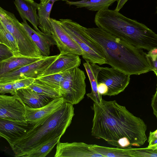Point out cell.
<instances>
[{
	"instance_id": "cell-1",
	"label": "cell",
	"mask_w": 157,
	"mask_h": 157,
	"mask_svg": "<svg viewBox=\"0 0 157 157\" xmlns=\"http://www.w3.org/2000/svg\"><path fill=\"white\" fill-rule=\"evenodd\" d=\"M91 108L92 136L118 147V140L123 137L127 138L132 146H140L147 140V126L143 120L116 101L102 99L99 104L94 102Z\"/></svg>"
},
{
	"instance_id": "cell-2",
	"label": "cell",
	"mask_w": 157,
	"mask_h": 157,
	"mask_svg": "<svg viewBox=\"0 0 157 157\" xmlns=\"http://www.w3.org/2000/svg\"><path fill=\"white\" fill-rule=\"evenodd\" d=\"M88 34L101 47L106 64L130 75L152 71L142 49L135 47L98 27L87 28Z\"/></svg>"
},
{
	"instance_id": "cell-3",
	"label": "cell",
	"mask_w": 157,
	"mask_h": 157,
	"mask_svg": "<svg viewBox=\"0 0 157 157\" xmlns=\"http://www.w3.org/2000/svg\"><path fill=\"white\" fill-rule=\"evenodd\" d=\"M94 21L97 27L137 48L148 51L157 48V34L115 10L97 12Z\"/></svg>"
},
{
	"instance_id": "cell-4",
	"label": "cell",
	"mask_w": 157,
	"mask_h": 157,
	"mask_svg": "<svg viewBox=\"0 0 157 157\" xmlns=\"http://www.w3.org/2000/svg\"><path fill=\"white\" fill-rule=\"evenodd\" d=\"M73 105L65 102L39 124L32 126L22 136L9 144L14 156L24 157L30 151L56 137L63 136L74 116Z\"/></svg>"
},
{
	"instance_id": "cell-5",
	"label": "cell",
	"mask_w": 157,
	"mask_h": 157,
	"mask_svg": "<svg viewBox=\"0 0 157 157\" xmlns=\"http://www.w3.org/2000/svg\"><path fill=\"white\" fill-rule=\"evenodd\" d=\"M64 29L80 47L86 61L100 65L106 64L104 52L100 46L87 33L84 27L70 19H59Z\"/></svg>"
},
{
	"instance_id": "cell-6",
	"label": "cell",
	"mask_w": 157,
	"mask_h": 157,
	"mask_svg": "<svg viewBox=\"0 0 157 157\" xmlns=\"http://www.w3.org/2000/svg\"><path fill=\"white\" fill-rule=\"evenodd\" d=\"M0 23L14 36L17 42L21 55L42 57L41 53L15 15L0 7Z\"/></svg>"
},
{
	"instance_id": "cell-7",
	"label": "cell",
	"mask_w": 157,
	"mask_h": 157,
	"mask_svg": "<svg viewBox=\"0 0 157 157\" xmlns=\"http://www.w3.org/2000/svg\"><path fill=\"white\" fill-rule=\"evenodd\" d=\"M86 78L84 72L78 67L68 71L60 86L61 96L65 102L74 105L84 98L86 93Z\"/></svg>"
},
{
	"instance_id": "cell-8",
	"label": "cell",
	"mask_w": 157,
	"mask_h": 157,
	"mask_svg": "<svg viewBox=\"0 0 157 157\" xmlns=\"http://www.w3.org/2000/svg\"><path fill=\"white\" fill-rule=\"evenodd\" d=\"M58 55L45 57L35 62L0 76V83L40 75L57 58Z\"/></svg>"
},
{
	"instance_id": "cell-9",
	"label": "cell",
	"mask_w": 157,
	"mask_h": 157,
	"mask_svg": "<svg viewBox=\"0 0 157 157\" xmlns=\"http://www.w3.org/2000/svg\"><path fill=\"white\" fill-rule=\"evenodd\" d=\"M130 75L112 67H102L98 75V81L108 86L106 95L115 96L123 91L128 86Z\"/></svg>"
},
{
	"instance_id": "cell-10",
	"label": "cell",
	"mask_w": 157,
	"mask_h": 157,
	"mask_svg": "<svg viewBox=\"0 0 157 157\" xmlns=\"http://www.w3.org/2000/svg\"><path fill=\"white\" fill-rule=\"evenodd\" d=\"M50 20L51 35L56 41L60 53H71L82 56L84 53L80 47L64 29L60 21L52 18Z\"/></svg>"
},
{
	"instance_id": "cell-11",
	"label": "cell",
	"mask_w": 157,
	"mask_h": 157,
	"mask_svg": "<svg viewBox=\"0 0 157 157\" xmlns=\"http://www.w3.org/2000/svg\"><path fill=\"white\" fill-rule=\"evenodd\" d=\"M26 106L17 94L0 95V118L26 120Z\"/></svg>"
},
{
	"instance_id": "cell-12",
	"label": "cell",
	"mask_w": 157,
	"mask_h": 157,
	"mask_svg": "<svg viewBox=\"0 0 157 157\" xmlns=\"http://www.w3.org/2000/svg\"><path fill=\"white\" fill-rule=\"evenodd\" d=\"M92 144L83 142L62 143L57 144L55 157H104L94 151Z\"/></svg>"
},
{
	"instance_id": "cell-13",
	"label": "cell",
	"mask_w": 157,
	"mask_h": 157,
	"mask_svg": "<svg viewBox=\"0 0 157 157\" xmlns=\"http://www.w3.org/2000/svg\"><path fill=\"white\" fill-rule=\"evenodd\" d=\"M65 102L63 97H61L53 99L39 108H31L26 106V120L30 125L37 126L58 110Z\"/></svg>"
},
{
	"instance_id": "cell-14",
	"label": "cell",
	"mask_w": 157,
	"mask_h": 157,
	"mask_svg": "<svg viewBox=\"0 0 157 157\" xmlns=\"http://www.w3.org/2000/svg\"><path fill=\"white\" fill-rule=\"evenodd\" d=\"M32 126L26 120L0 118V136L10 144L22 136Z\"/></svg>"
},
{
	"instance_id": "cell-15",
	"label": "cell",
	"mask_w": 157,
	"mask_h": 157,
	"mask_svg": "<svg viewBox=\"0 0 157 157\" xmlns=\"http://www.w3.org/2000/svg\"><path fill=\"white\" fill-rule=\"evenodd\" d=\"M81 63L79 56L71 53H60L56 59L38 77L67 71L78 67Z\"/></svg>"
},
{
	"instance_id": "cell-16",
	"label": "cell",
	"mask_w": 157,
	"mask_h": 157,
	"mask_svg": "<svg viewBox=\"0 0 157 157\" xmlns=\"http://www.w3.org/2000/svg\"><path fill=\"white\" fill-rule=\"evenodd\" d=\"M23 27L39 48L41 55L44 57L49 56L51 47L56 43L52 35L41 31L37 32L33 29L26 21L21 22Z\"/></svg>"
},
{
	"instance_id": "cell-17",
	"label": "cell",
	"mask_w": 157,
	"mask_h": 157,
	"mask_svg": "<svg viewBox=\"0 0 157 157\" xmlns=\"http://www.w3.org/2000/svg\"><path fill=\"white\" fill-rule=\"evenodd\" d=\"M14 3L23 21H28L34 29L40 32L38 26V17L37 13L39 4L32 0H14Z\"/></svg>"
},
{
	"instance_id": "cell-18",
	"label": "cell",
	"mask_w": 157,
	"mask_h": 157,
	"mask_svg": "<svg viewBox=\"0 0 157 157\" xmlns=\"http://www.w3.org/2000/svg\"><path fill=\"white\" fill-rule=\"evenodd\" d=\"M16 94L26 106L31 108L42 107L53 99L40 94L28 87L18 90Z\"/></svg>"
},
{
	"instance_id": "cell-19",
	"label": "cell",
	"mask_w": 157,
	"mask_h": 157,
	"mask_svg": "<svg viewBox=\"0 0 157 157\" xmlns=\"http://www.w3.org/2000/svg\"><path fill=\"white\" fill-rule=\"evenodd\" d=\"M44 57H45L13 56L8 59L0 62V76L35 62Z\"/></svg>"
},
{
	"instance_id": "cell-20",
	"label": "cell",
	"mask_w": 157,
	"mask_h": 157,
	"mask_svg": "<svg viewBox=\"0 0 157 157\" xmlns=\"http://www.w3.org/2000/svg\"><path fill=\"white\" fill-rule=\"evenodd\" d=\"M83 65L88 77L91 87V92L87 94L86 95L94 103L99 104L103 99L102 95L99 93L98 90V76L101 67L88 61L83 63Z\"/></svg>"
},
{
	"instance_id": "cell-21",
	"label": "cell",
	"mask_w": 157,
	"mask_h": 157,
	"mask_svg": "<svg viewBox=\"0 0 157 157\" xmlns=\"http://www.w3.org/2000/svg\"><path fill=\"white\" fill-rule=\"evenodd\" d=\"M68 0H49L44 4H39L37 9L38 27L41 31L51 35V26L50 14L52 6L55 2L61 1L66 2Z\"/></svg>"
},
{
	"instance_id": "cell-22",
	"label": "cell",
	"mask_w": 157,
	"mask_h": 157,
	"mask_svg": "<svg viewBox=\"0 0 157 157\" xmlns=\"http://www.w3.org/2000/svg\"><path fill=\"white\" fill-rule=\"evenodd\" d=\"M117 0H81L76 1L68 0L66 3L77 8H85L92 11H100L109 9Z\"/></svg>"
},
{
	"instance_id": "cell-23",
	"label": "cell",
	"mask_w": 157,
	"mask_h": 157,
	"mask_svg": "<svg viewBox=\"0 0 157 157\" xmlns=\"http://www.w3.org/2000/svg\"><path fill=\"white\" fill-rule=\"evenodd\" d=\"M28 87L49 98L62 97L59 89L51 86L37 78Z\"/></svg>"
},
{
	"instance_id": "cell-24",
	"label": "cell",
	"mask_w": 157,
	"mask_h": 157,
	"mask_svg": "<svg viewBox=\"0 0 157 157\" xmlns=\"http://www.w3.org/2000/svg\"><path fill=\"white\" fill-rule=\"evenodd\" d=\"M0 43L5 44L13 52L14 56H18L21 55L17 41L14 36L0 23Z\"/></svg>"
},
{
	"instance_id": "cell-25",
	"label": "cell",
	"mask_w": 157,
	"mask_h": 157,
	"mask_svg": "<svg viewBox=\"0 0 157 157\" xmlns=\"http://www.w3.org/2000/svg\"><path fill=\"white\" fill-rule=\"evenodd\" d=\"M62 136H59L46 142L37 148L29 152L24 157H44L52 150L55 146L60 141Z\"/></svg>"
},
{
	"instance_id": "cell-26",
	"label": "cell",
	"mask_w": 157,
	"mask_h": 157,
	"mask_svg": "<svg viewBox=\"0 0 157 157\" xmlns=\"http://www.w3.org/2000/svg\"><path fill=\"white\" fill-rule=\"evenodd\" d=\"M128 157H157V147L141 148L127 147Z\"/></svg>"
},
{
	"instance_id": "cell-27",
	"label": "cell",
	"mask_w": 157,
	"mask_h": 157,
	"mask_svg": "<svg viewBox=\"0 0 157 157\" xmlns=\"http://www.w3.org/2000/svg\"><path fill=\"white\" fill-rule=\"evenodd\" d=\"M68 71L39 77L37 78L51 86L60 90L61 84L65 78Z\"/></svg>"
},
{
	"instance_id": "cell-28",
	"label": "cell",
	"mask_w": 157,
	"mask_h": 157,
	"mask_svg": "<svg viewBox=\"0 0 157 157\" xmlns=\"http://www.w3.org/2000/svg\"><path fill=\"white\" fill-rule=\"evenodd\" d=\"M146 57L152 71L157 72V48L149 51Z\"/></svg>"
},
{
	"instance_id": "cell-29",
	"label": "cell",
	"mask_w": 157,
	"mask_h": 157,
	"mask_svg": "<svg viewBox=\"0 0 157 157\" xmlns=\"http://www.w3.org/2000/svg\"><path fill=\"white\" fill-rule=\"evenodd\" d=\"M34 78H27L13 81V87L15 91L21 89L29 87L34 81Z\"/></svg>"
},
{
	"instance_id": "cell-30",
	"label": "cell",
	"mask_w": 157,
	"mask_h": 157,
	"mask_svg": "<svg viewBox=\"0 0 157 157\" xmlns=\"http://www.w3.org/2000/svg\"><path fill=\"white\" fill-rule=\"evenodd\" d=\"M14 56L11 50L5 44L0 43V62Z\"/></svg>"
},
{
	"instance_id": "cell-31",
	"label": "cell",
	"mask_w": 157,
	"mask_h": 157,
	"mask_svg": "<svg viewBox=\"0 0 157 157\" xmlns=\"http://www.w3.org/2000/svg\"><path fill=\"white\" fill-rule=\"evenodd\" d=\"M0 93L1 94L7 93L15 95L16 93L13 88V81L0 83Z\"/></svg>"
},
{
	"instance_id": "cell-32",
	"label": "cell",
	"mask_w": 157,
	"mask_h": 157,
	"mask_svg": "<svg viewBox=\"0 0 157 157\" xmlns=\"http://www.w3.org/2000/svg\"><path fill=\"white\" fill-rule=\"evenodd\" d=\"M119 147L125 148L132 146L129 140L126 137H123L119 139L117 141Z\"/></svg>"
},
{
	"instance_id": "cell-33",
	"label": "cell",
	"mask_w": 157,
	"mask_h": 157,
	"mask_svg": "<svg viewBox=\"0 0 157 157\" xmlns=\"http://www.w3.org/2000/svg\"><path fill=\"white\" fill-rule=\"evenodd\" d=\"M151 105L153 110V113L157 118V86L155 93L151 99Z\"/></svg>"
},
{
	"instance_id": "cell-34",
	"label": "cell",
	"mask_w": 157,
	"mask_h": 157,
	"mask_svg": "<svg viewBox=\"0 0 157 157\" xmlns=\"http://www.w3.org/2000/svg\"><path fill=\"white\" fill-rule=\"evenodd\" d=\"M98 90L99 93L102 95H106L108 91L107 86L103 82L98 83Z\"/></svg>"
},
{
	"instance_id": "cell-35",
	"label": "cell",
	"mask_w": 157,
	"mask_h": 157,
	"mask_svg": "<svg viewBox=\"0 0 157 157\" xmlns=\"http://www.w3.org/2000/svg\"><path fill=\"white\" fill-rule=\"evenodd\" d=\"M128 0H117V6L115 9L119 12Z\"/></svg>"
},
{
	"instance_id": "cell-36",
	"label": "cell",
	"mask_w": 157,
	"mask_h": 157,
	"mask_svg": "<svg viewBox=\"0 0 157 157\" xmlns=\"http://www.w3.org/2000/svg\"><path fill=\"white\" fill-rule=\"evenodd\" d=\"M155 139H157V129L153 132H150L148 142L149 143Z\"/></svg>"
},
{
	"instance_id": "cell-37",
	"label": "cell",
	"mask_w": 157,
	"mask_h": 157,
	"mask_svg": "<svg viewBox=\"0 0 157 157\" xmlns=\"http://www.w3.org/2000/svg\"><path fill=\"white\" fill-rule=\"evenodd\" d=\"M49 0H40V3L44 4L47 2Z\"/></svg>"
},
{
	"instance_id": "cell-38",
	"label": "cell",
	"mask_w": 157,
	"mask_h": 157,
	"mask_svg": "<svg viewBox=\"0 0 157 157\" xmlns=\"http://www.w3.org/2000/svg\"><path fill=\"white\" fill-rule=\"evenodd\" d=\"M154 72L155 74L156 75L157 77V72Z\"/></svg>"
},
{
	"instance_id": "cell-39",
	"label": "cell",
	"mask_w": 157,
	"mask_h": 157,
	"mask_svg": "<svg viewBox=\"0 0 157 157\" xmlns=\"http://www.w3.org/2000/svg\"><path fill=\"white\" fill-rule=\"evenodd\" d=\"M33 0V1H34V0Z\"/></svg>"
},
{
	"instance_id": "cell-40",
	"label": "cell",
	"mask_w": 157,
	"mask_h": 157,
	"mask_svg": "<svg viewBox=\"0 0 157 157\" xmlns=\"http://www.w3.org/2000/svg\"></svg>"
}]
</instances>
